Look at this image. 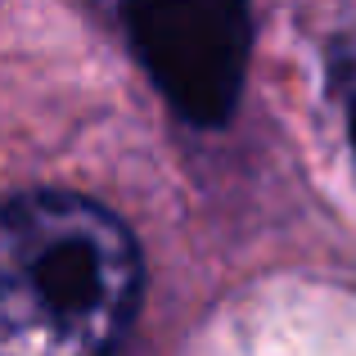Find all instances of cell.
Wrapping results in <instances>:
<instances>
[{
	"label": "cell",
	"mask_w": 356,
	"mask_h": 356,
	"mask_svg": "<svg viewBox=\"0 0 356 356\" xmlns=\"http://www.w3.org/2000/svg\"><path fill=\"white\" fill-rule=\"evenodd\" d=\"M145 266L131 230L77 194L0 203V356H113Z\"/></svg>",
	"instance_id": "obj_1"
},
{
	"label": "cell",
	"mask_w": 356,
	"mask_h": 356,
	"mask_svg": "<svg viewBox=\"0 0 356 356\" xmlns=\"http://www.w3.org/2000/svg\"><path fill=\"white\" fill-rule=\"evenodd\" d=\"M127 27L140 63L190 122H221L248 68V0H131Z\"/></svg>",
	"instance_id": "obj_2"
},
{
	"label": "cell",
	"mask_w": 356,
	"mask_h": 356,
	"mask_svg": "<svg viewBox=\"0 0 356 356\" xmlns=\"http://www.w3.org/2000/svg\"><path fill=\"white\" fill-rule=\"evenodd\" d=\"M352 149H356V108H352Z\"/></svg>",
	"instance_id": "obj_3"
}]
</instances>
